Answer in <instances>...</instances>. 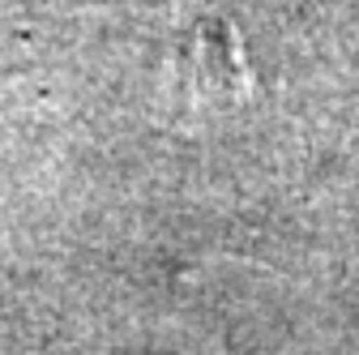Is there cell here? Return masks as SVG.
<instances>
[{"mask_svg":"<svg viewBox=\"0 0 359 355\" xmlns=\"http://www.w3.org/2000/svg\"><path fill=\"white\" fill-rule=\"evenodd\" d=\"M184 69H189L193 95L201 99H236L248 91L244 48H240L236 30L222 22H201L184 39Z\"/></svg>","mask_w":359,"mask_h":355,"instance_id":"obj_1","label":"cell"}]
</instances>
